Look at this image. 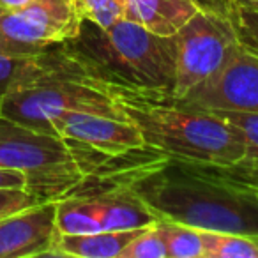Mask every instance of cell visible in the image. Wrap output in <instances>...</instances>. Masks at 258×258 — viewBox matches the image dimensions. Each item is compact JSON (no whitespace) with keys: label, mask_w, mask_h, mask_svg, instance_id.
<instances>
[{"label":"cell","mask_w":258,"mask_h":258,"mask_svg":"<svg viewBox=\"0 0 258 258\" xmlns=\"http://www.w3.org/2000/svg\"><path fill=\"white\" fill-rule=\"evenodd\" d=\"M120 186L158 219L205 232L258 235V189L216 165L175 161L145 149Z\"/></svg>","instance_id":"cell-1"},{"label":"cell","mask_w":258,"mask_h":258,"mask_svg":"<svg viewBox=\"0 0 258 258\" xmlns=\"http://www.w3.org/2000/svg\"><path fill=\"white\" fill-rule=\"evenodd\" d=\"M66 111L122 113L106 75L71 41L27 57L0 104V117L46 133Z\"/></svg>","instance_id":"cell-2"},{"label":"cell","mask_w":258,"mask_h":258,"mask_svg":"<svg viewBox=\"0 0 258 258\" xmlns=\"http://www.w3.org/2000/svg\"><path fill=\"white\" fill-rule=\"evenodd\" d=\"M106 78L117 106L137 124L151 151L175 161L218 166L246 158L242 138L212 111L186 106L170 92L129 85L108 75Z\"/></svg>","instance_id":"cell-3"},{"label":"cell","mask_w":258,"mask_h":258,"mask_svg":"<svg viewBox=\"0 0 258 258\" xmlns=\"http://www.w3.org/2000/svg\"><path fill=\"white\" fill-rule=\"evenodd\" d=\"M117 156L0 117V168L16 170L41 200H58ZM120 158V156H118Z\"/></svg>","instance_id":"cell-4"},{"label":"cell","mask_w":258,"mask_h":258,"mask_svg":"<svg viewBox=\"0 0 258 258\" xmlns=\"http://www.w3.org/2000/svg\"><path fill=\"white\" fill-rule=\"evenodd\" d=\"M82 25L71 41L108 76L129 85L172 92L175 78V37H165L120 20L108 29Z\"/></svg>","instance_id":"cell-5"},{"label":"cell","mask_w":258,"mask_h":258,"mask_svg":"<svg viewBox=\"0 0 258 258\" xmlns=\"http://www.w3.org/2000/svg\"><path fill=\"white\" fill-rule=\"evenodd\" d=\"M173 37L177 57L170 96L175 99L216 75L240 46L233 18L202 9Z\"/></svg>","instance_id":"cell-6"},{"label":"cell","mask_w":258,"mask_h":258,"mask_svg":"<svg viewBox=\"0 0 258 258\" xmlns=\"http://www.w3.org/2000/svg\"><path fill=\"white\" fill-rule=\"evenodd\" d=\"M179 101L198 110L258 113V55L240 44L216 75Z\"/></svg>","instance_id":"cell-7"},{"label":"cell","mask_w":258,"mask_h":258,"mask_svg":"<svg viewBox=\"0 0 258 258\" xmlns=\"http://www.w3.org/2000/svg\"><path fill=\"white\" fill-rule=\"evenodd\" d=\"M82 18L73 0H32L25 8L0 13V30L39 51L78 37Z\"/></svg>","instance_id":"cell-8"},{"label":"cell","mask_w":258,"mask_h":258,"mask_svg":"<svg viewBox=\"0 0 258 258\" xmlns=\"http://www.w3.org/2000/svg\"><path fill=\"white\" fill-rule=\"evenodd\" d=\"M48 133L82 142L117 158L147 149L140 129L124 113L66 111L50 122Z\"/></svg>","instance_id":"cell-9"},{"label":"cell","mask_w":258,"mask_h":258,"mask_svg":"<svg viewBox=\"0 0 258 258\" xmlns=\"http://www.w3.org/2000/svg\"><path fill=\"white\" fill-rule=\"evenodd\" d=\"M57 200H44L0 219V258L51 256L57 242Z\"/></svg>","instance_id":"cell-10"},{"label":"cell","mask_w":258,"mask_h":258,"mask_svg":"<svg viewBox=\"0 0 258 258\" xmlns=\"http://www.w3.org/2000/svg\"><path fill=\"white\" fill-rule=\"evenodd\" d=\"M90 198L103 230H131L159 221L137 197L122 186H113L94 195H78Z\"/></svg>","instance_id":"cell-11"},{"label":"cell","mask_w":258,"mask_h":258,"mask_svg":"<svg viewBox=\"0 0 258 258\" xmlns=\"http://www.w3.org/2000/svg\"><path fill=\"white\" fill-rule=\"evenodd\" d=\"M198 11L193 0H127L124 20L158 36L173 37Z\"/></svg>","instance_id":"cell-12"},{"label":"cell","mask_w":258,"mask_h":258,"mask_svg":"<svg viewBox=\"0 0 258 258\" xmlns=\"http://www.w3.org/2000/svg\"><path fill=\"white\" fill-rule=\"evenodd\" d=\"M145 226L131 230H101L83 235L58 233L51 256L71 258H120L131 240L142 233Z\"/></svg>","instance_id":"cell-13"},{"label":"cell","mask_w":258,"mask_h":258,"mask_svg":"<svg viewBox=\"0 0 258 258\" xmlns=\"http://www.w3.org/2000/svg\"><path fill=\"white\" fill-rule=\"evenodd\" d=\"M57 230L66 235H83V233L101 232L99 219L90 198L68 195L57 200Z\"/></svg>","instance_id":"cell-14"},{"label":"cell","mask_w":258,"mask_h":258,"mask_svg":"<svg viewBox=\"0 0 258 258\" xmlns=\"http://www.w3.org/2000/svg\"><path fill=\"white\" fill-rule=\"evenodd\" d=\"M205 258H258V235L200 230Z\"/></svg>","instance_id":"cell-15"},{"label":"cell","mask_w":258,"mask_h":258,"mask_svg":"<svg viewBox=\"0 0 258 258\" xmlns=\"http://www.w3.org/2000/svg\"><path fill=\"white\" fill-rule=\"evenodd\" d=\"M159 223L165 233L168 258H205L200 230L165 219H159Z\"/></svg>","instance_id":"cell-16"},{"label":"cell","mask_w":258,"mask_h":258,"mask_svg":"<svg viewBox=\"0 0 258 258\" xmlns=\"http://www.w3.org/2000/svg\"><path fill=\"white\" fill-rule=\"evenodd\" d=\"M73 4L83 23L108 29L124 20L127 0H73Z\"/></svg>","instance_id":"cell-17"},{"label":"cell","mask_w":258,"mask_h":258,"mask_svg":"<svg viewBox=\"0 0 258 258\" xmlns=\"http://www.w3.org/2000/svg\"><path fill=\"white\" fill-rule=\"evenodd\" d=\"M120 258H168L165 233L161 223L156 221L145 226L142 233H138L120 253Z\"/></svg>","instance_id":"cell-18"},{"label":"cell","mask_w":258,"mask_h":258,"mask_svg":"<svg viewBox=\"0 0 258 258\" xmlns=\"http://www.w3.org/2000/svg\"><path fill=\"white\" fill-rule=\"evenodd\" d=\"M218 115L228 127H232L247 149L246 158L258 156V113L249 111H221V110H207Z\"/></svg>","instance_id":"cell-19"},{"label":"cell","mask_w":258,"mask_h":258,"mask_svg":"<svg viewBox=\"0 0 258 258\" xmlns=\"http://www.w3.org/2000/svg\"><path fill=\"white\" fill-rule=\"evenodd\" d=\"M39 202L44 200L25 187H0V219L32 207Z\"/></svg>","instance_id":"cell-20"},{"label":"cell","mask_w":258,"mask_h":258,"mask_svg":"<svg viewBox=\"0 0 258 258\" xmlns=\"http://www.w3.org/2000/svg\"><path fill=\"white\" fill-rule=\"evenodd\" d=\"M233 22L239 34V43L258 55V9H237Z\"/></svg>","instance_id":"cell-21"},{"label":"cell","mask_w":258,"mask_h":258,"mask_svg":"<svg viewBox=\"0 0 258 258\" xmlns=\"http://www.w3.org/2000/svg\"><path fill=\"white\" fill-rule=\"evenodd\" d=\"M219 168L226 175L233 177L237 180H242V182L253 186L254 189H258V156H254V158H244L242 161L235 163V165L219 166Z\"/></svg>","instance_id":"cell-22"},{"label":"cell","mask_w":258,"mask_h":258,"mask_svg":"<svg viewBox=\"0 0 258 258\" xmlns=\"http://www.w3.org/2000/svg\"><path fill=\"white\" fill-rule=\"evenodd\" d=\"M27 57H9V55H0V104L4 99L6 90L9 89L13 78L18 73L22 62Z\"/></svg>","instance_id":"cell-23"},{"label":"cell","mask_w":258,"mask_h":258,"mask_svg":"<svg viewBox=\"0 0 258 258\" xmlns=\"http://www.w3.org/2000/svg\"><path fill=\"white\" fill-rule=\"evenodd\" d=\"M41 53L39 50L29 46V44L18 43V41L11 39L0 30V55H9V57H30V55Z\"/></svg>","instance_id":"cell-24"},{"label":"cell","mask_w":258,"mask_h":258,"mask_svg":"<svg viewBox=\"0 0 258 258\" xmlns=\"http://www.w3.org/2000/svg\"><path fill=\"white\" fill-rule=\"evenodd\" d=\"M195 4L202 9V11H211L219 13V15H226L230 18L235 16L237 8L233 6L232 0H193Z\"/></svg>","instance_id":"cell-25"},{"label":"cell","mask_w":258,"mask_h":258,"mask_svg":"<svg viewBox=\"0 0 258 258\" xmlns=\"http://www.w3.org/2000/svg\"><path fill=\"white\" fill-rule=\"evenodd\" d=\"M0 187H25L27 189V179L23 173L16 170L0 168Z\"/></svg>","instance_id":"cell-26"},{"label":"cell","mask_w":258,"mask_h":258,"mask_svg":"<svg viewBox=\"0 0 258 258\" xmlns=\"http://www.w3.org/2000/svg\"><path fill=\"white\" fill-rule=\"evenodd\" d=\"M32 0H0V13L4 11H16V9L25 8Z\"/></svg>","instance_id":"cell-27"},{"label":"cell","mask_w":258,"mask_h":258,"mask_svg":"<svg viewBox=\"0 0 258 258\" xmlns=\"http://www.w3.org/2000/svg\"><path fill=\"white\" fill-rule=\"evenodd\" d=\"M237 9H258V0H232Z\"/></svg>","instance_id":"cell-28"}]
</instances>
